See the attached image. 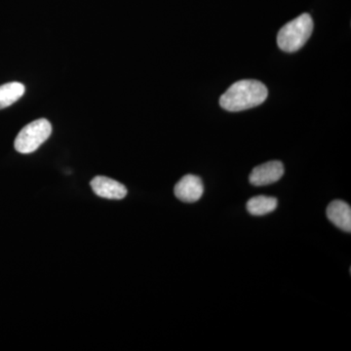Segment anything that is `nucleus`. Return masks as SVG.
Returning <instances> with one entry per match:
<instances>
[{"instance_id": "1", "label": "nucleus", "mask_w": 351, "mask_h": 351, "mask_svg": "<svg viewBox=\"0 0 351 351\" xmlns=\"http://www.w3.org/2000/svg\"><path fill=\"white\" fill-rule=\"evenodd\" d=\"M267 95V86L258 80H239L221 95L219 105L228 112H242L262 105Z\"/></svg>"}, {"instance_id": "2", "label": "nucleus", "mask_w": 351, "mask_h": 351, "mask_svg": "<svg viewBox=\"0 0 351 351\" xmlns=\"http://www.w3.org/2000/svg\"><path fill=\"white\" fill-rule=\"evenodd\" d=\"M313 32V18L309 14H302L281 27L277 34V44L285 52H295L306 43Z\"/></svg>"}, {"instance_id": "3", "label": "nucleus", "mask_w": 351, "mask_h": 351, "mask_svg": "<svg viewBox=\"0 0 351 351\" xmlns=\"http://www.w3.org/2000/svg\"><path fill=\"white\" fill-rule=\"evenodd\" d=\"M52 126L47 119L34 120L25 126L15 140L16 151L20 154H32L50 137Z\"/></svg>"}, {"instance_id": "4", "label": "nucleus", "mask_w": 351, "mask_h": 351, "mask_svg": "<svg viewBox=\"0 0 351 351\" xmlns=\"http://www.w3.org/2000/svg\"><path fill=\"white\" fill-rule=\"evenodd\" d=\"M283 175V163L278 160L269 161L254 168L249 176V181L253 186H267L278 182Z\"/></svg>"}, {"instance_id": "5", "label": "nucleus", "mask_w": 351, "mask_h": 351, "mask_svg": "<svg viewBox=\"0 0 351 351\" xmlns=\"http://www.w3.org/2000/svg\"><path fill=\"white\" fill-rule=\"evenodd\" d=\"M204 193L202 180L195 175H186L176 184L174 193L178 199L193 203L200 199Z\"/></svg>"}, {"instance_id": "6", "label": "nucleus", "mask_w": 351, "mask_h": 351, "mask_svg": "<svg viewBox=\"0 0 351 351\" xmlns=\"http://www.w3.org/2000/svg\"><path fill=\"white\" fill-rule=\"evenodd\" d=\"M91 188L97 195L107 199H123L128 193L121 182L104 176L94 178L91 181Z\"/></svg>"}, {"instance_id": "7", "label": "nucleus", "mask_w": 351, "mask_h": 351, "mask_svg": "<svg viewBox=\"0 0 351 351\" xmlns=\"http://www.w3.org/2000/svg\"><path fill=\"white\" fill-rule=\"evenodd\" d=\"M327 217L337 228L343 232H351V208L345 201H332L327 208Z\"/></svg>"}, {"instance_id": "8", "label": "nucleus", "mask_w": 351, "mask_h": 351, "mask_svg": "<svg viewBox=\"0 0 351 351\" xmlns=\"http://www.w3.org/2000/svg\"><path fill=\"white\" fill-rule=\"evenodd\" d=\"M278 201L276 197L270 196L258 195L252 197L247 202V210L253 216H263L271 213L276 209Z\"/></svg>"}, {"instance_id": "9", "label": "nucleus", "mask_w": 351, "mask_h": 351, "mask_svg": "<svg viewBox=\"0 0 351 351\" xmlns=\"http://www.w3.org/2000/svg\"><path fill=\"white\" fill-rule=\"evenodd\" d=\"M25 88L22 83L10 82L0 86V110L12 106L25 94Z\"/></svg>"}]
</instances>
